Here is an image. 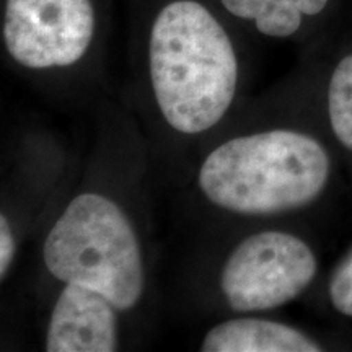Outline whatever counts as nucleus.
I'll return each mask as SVG.
<instances>
[{
  "label": "nucleus",
  "instance_id": "nucleus-9",
  "mask_svg": "<svg viewBox=\"0 0 352 352\" xmlns=\"http://www.w3.org/2000/svg\"><path fill=\"white\" fill-rule=\"evenodd\" d=\"M328 118L340 144L352 151V54L342 57L329 78Z\"/></svg>",
  "mask_w": 352,
  "mask_h": 352
},
{
  "label": "nucleus",
  "instance_id": "nucleus-7",
  "mask_svg": "<svg viewBox=\"0 0 352 352\" xmlns=\"http://www.w3.org/2000/svg\"><path fill=\"white\" fill-rule=\"evenodd\" d=\"M202 352H318V342L300 329L263 318H235L206 334Z\"/></svg>",
  "mask_w": 352,
  "mask_h": 352
},
{
  "label": "nucleus",
  "instance_id": "nucleus-11",
  "mask_svg": "<svg viewBox=\"0 0 352 352\" xmlns=\"http://www.w3.org/2000/svg\"><path fill=\"white\" fill-rule=\"evenodd\" d=\"M15 236H13V232L10 228V223L6 215L0 217V277L6 279L8 267L15 258Z\"/></svg>",
  "mask_w": 352,
  "mask_h": 352
},
{
  "label": "nucleus",
  "instance_id": "nucleus-3",
  "mask_svg": "<svg viewBox=\"0 0 352 352\" xmlns=\"http://www.w3.org/2000/svg\"><path fill=\"white\" fill-rule=\"evenodd\" d=\"M43 261L57 280L107 296L118 310L140 302L145 270L139 239L116 202L96 192L74 197L47 233Z\"/></svg>",
  "mask_w": 352,
  "mask_h": 352
},
{
  "label": "nucleus",
  "instance_id": "nucleus-1",
  "mask_svg": "<svg viewBox=\"0 0 352 352\" xmlns=\"http://www.w3.org/2000/svg\"><path fill=\"white\" fill-rule=\"evenodd\" d=\"M148 72L165 121L182 134L212 129L239 87V57L227 30L204 3L173 0L148 36Z\"/></svg>",
  "mask_w": 352,
  "mask_h": 352
},
{
  "label": "nucleus",
  "instance_id": "nucleus-4",
  "mask_svg": "<svg viewBox=\"0 0 352 352\" xmlns=\"http://www.w3.org/2000/svg\"><path fill=\"white\" fill-rule=\"evenodd\" d=\"M318 272L314 250L287 232L254 233L235 246L220 274L232 310L250 314L283 307L307 290Z\"/></svg>",
  "mask_w": 352,
  "mask_h": 352
},
{
  "label": "nucleus",
  "instance_id": "nucleus-10",
  "mask_svg": "<svg viewBox=\"0 0 352 352\" xmlns=\"http://www.w3.org/2000/svg\"><path fill=\"white\" fill-rule=\"evenodd\" d=\"M329 298L341 315L352 318V250L329 279Z\"/></svg>",
  "mask_w": 352,
  "mask_h": 352
},
{
  "label": "nucleus",
  "instance_id": "nucleus-8",
  "mask_svg": "<svg viewBox=\"0 0 352 352\" xmlns=\"http://www.w3.org/2000/svg\"><path fill=\"white\" fill-rule=\"evenodd\" d=\"M230 15L253 21L264 36L289 38L300 30L303 16L320 15L329 0H220Z\"/></svg>",
  "mask_w": 352,
  "mask_h": 352
},
{
  "label": "nucleus",
  "instance_id": "nucleus-2",
  "mask_svg": "<svg viewBox=\"0 0 352 352\" xmlns=\"http://www.w3.org/2000/svg\"><path fill=\"white\" fill-rule=\"evenodd\" d=\"M329 175L331 158L315 138L271 129L220 144L202 162L197 183L217 208L266 217L314 202Z\"/></svg>",
  "mask_w": 352,
  "mask_h": 352
},
{
  "label": "nucleus",
  "instance_id": "nucleus-5",
  "mask_svg": "<svg viewBox=\"0 0 352 352\" xmlns=\"http://www.w3.org/2000/svg\"><path fill=\"white\" fill-rule=\"evenodd\" d=\"M91 0H6L2 39L8 56L25 69L70 67L94 41Z\"/></svg>",
  "mask_w": 352,
  "mask_h": 352
},
{
  "label": "nucleus",
  "instance_id": "nucleus-6",
  "mask_svg": "<svg viewBox=\"0 0 352 352\" xmlns=\"http://www.w3.org/2000/svg\"><path fill=\"white\" fill-rule=\"evenodd\" d=\"M118 349V307L107 296L69 283L57 297L46 333L47 352Z\"/></svg>",
  "mask_w": 352,
  "mask_h": 352
}]
</instances>
